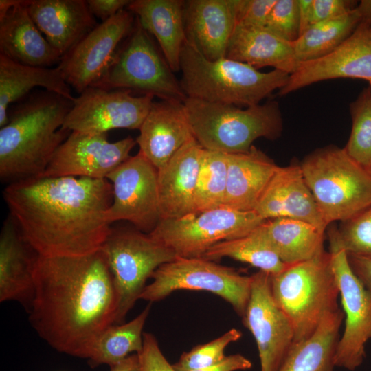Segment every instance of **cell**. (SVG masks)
<instances>
[{
    "instance_id": "46",
    "label": "cell",
    "mask_w": 371,
    "mask_h": 371,
    "mask_svg": "<svg viewBox=\"0 0 371 371\" xmlns=\"http://www.w3.org/2000/svg\"><path fill=\"white\" fill-rule=\"evenodd\" d=\"M299 4V36L306 31L311 26L312 0H298Z\"/></svg>"
},
{
    "instance_id": "27",
    "label": "cell",
    "mask_w": 371,
    "mask_h": 371,
    "mask_svg": "<svg viewBox=\"0 0 371 371\" xmlns=\"http://www.w3.org/2000/svg\"><path fill=\"white\" fill-rule=\"evenodd\" d=\"M126 9L155 38L172 71H180L181 52L186 41L183 1L133 0Z\"/></svg>"
},
{
    "instance_id": "44",
    "label": "cell",
    "mask_w": 371,
    "mask_h": 371,
    "mask_svg": "<svg viewBox=\"0 0 371 371\" xmlns=\"http://www.w3.org/2000/svg\"><path fill=\"white\" fill-rule=\"evenodd\" d=\"M251 362L240 354L226 356L221 362L207 368L188 371H237L251 368Z\"/></svg>"
},
{
    "instance_id": "3",
    "label": "cell",
    "mask_w": 371,
    "mask_h": 371,
    "mask_svg": "<svg viewBox=\"0 0 371 371\" xmlns=\"http://www.w3.org/2000/svg\"><path fill=\"white\" fill-rule=\"evenodd\" d=\"M60 95L33 93L8 111L0 128V178L9 183L40 178L56 151L67 139L62 128L72 106Z\"/></svg>"
},
{
    "instance_id": "39",
    "label": "cell",
    "mask_w": 371,
    "mask_h": 371,
    "mask_svg": "<svg viewBox=\"0 0 371 371\" xmlns=\"http://www.w3.org/2000/svg\"><path fill=\"white\" fill-rule=\"evenodd\" d=\"M265 27L287 41H295L300 34L298 0H276Z\"/></svg>"
},
{
    "instance_id": "32",
    "label": "cell",
    "mask_w": 371,
    "mask_h": 371,
    "mask_svg": "<svg viewBox=\"0 0 371 371\" xmlns=\"http://www.w3.org/2000/svg\"><path fill=\"white\" fill-rule=\"evenodd\" d=\"M151 303L127 323L111 324L97 339L88 362L92 368L102 364L113 366L128 356L139 353L143 348V328Z\"/></svg>"
},
{
    "instance_id": "29",
    "label": "cell",
    "mask_w": 371,
    "mask_h": 371,
    "mask_svg": "<svg viewBox=\"0 0 371 371\" xmlns=\"http://www.w3.org/2000/svg\"><path fill=\"white\" fill-rule=\"evenodd\" d=\"M37 87L71 101L75 98L58 66L53 68L30 66L0 54V127L8 122L10 105L23 99Z\"/></svg>"
},
{
    "instance_id": "22",
    "label": "cell",
    "mask_w": 371,
    "mask_h": 371,
    "mask_svg": "<svg viewBox=\"0 0 371 371\" xmlns=\"http://www.w3.org/2000/svg\"><path fill=\"white\" fill-rule=\"evenodd\" d=\"M203 151L193 138L157 170L160 220L178 218L195 212L194 194Z\"/></svg>"
},
{
    "instance_id": "12",
    "label": "cell",
    "mask_w": 371,
    "mask_h": 371,
    "mask_svg": "<svg viewBox=\"0 0 371 371\" xmlns=\"http://www.w3.org/2000/svg\"><path fill=\"white\" fill-rule=\"evenodd\" d=\"M331 265L346 315L345 328L335 356V366L355 370L363 361L365 346L371 339V293L352 270L337 228L328 231Z\"/></svg>"
},
{
    "instance_id": "21",
    "label": "cell",
    "mask_w": 371,
    "mask_h": 371,
    "mask_svg": "<svg viewBox=\"0 0 371 371\" xmlns=\"http://www.w3.org/2000/svg\"><path fill=\"white\" fill-rule=\"evenodd\" d=\"M237 0L183 1L186 40L208 60L226 57L236 27Z\"/></svg>"
},
{
    "instance_id": "38",
    "label": "cell",
    "mask_w": 371,
    "mask_h": 371,
    "mask_svg": "<svg viewBox=\"0 0 371 371\" xmlns=\"http://www.w3.org/2000/svg\"><path fill=\"white\" fill-rule=\"evenodd\" d=\"M337 235L347 254L371 258V206L341 222Z\"/></svg>"
},
{
    "instance_id": "43",
    "label": "cell",
    "mask_w": 371,
    "mask_h": 371,
    "mask_svg": "<svg viewBox=\"0 0 371 371\" xmlns=\"http://www.w3.org/2000/svg\"><path fill=\"white\" fill-rule=\"evenodd\" d=\"M89 9L93 16H96L102 22L114 16L124 7H127L131 1L128 0H87Z\"/></svg>"
},
{
    "instance_id": "19",
    "label": "cell",
    "mask_w": 371,
    "mask_h": 371,
    "mask_svg": "<svg viewBox=\"0 0 371 371\" xmlns=\"http://www.w3.org/2000/svg\"><path fill=\"white\" fill-rule=\"evenodd\" d=\"M136 138L139 150L157 170L194 138L183 102L152 103Z\"/></svg>"
},
{
    "instance_id": "11",
    "label": "cell",
    "mask_w": 371,
    "mask_h": 371,
    "mask_svg": "<svg viewBox=\"0 0 371 371\" xmlns=\"http://www.w3.org/2000/svg\"><path fill=\"white\" fill-rule=\"evenodd\" d=\"M266 220L255 211L218 207L160 220L149 233L179 258H201L214 245L245 236Z\"/></svg>"
},
{
    "instance_id": "26",
    "label": "cell",
    "mask_w": 371,
    "mask_h": 371,
    "mask_svg": "<svg viewBox=\"0 0 371 371\" xmlns=\"http://www.w3.org/2000/svg\"><path fill=\"white\" fill-rule=\"evenodd\" d=\"M227 177L223 207L254 211L278 166L254 145L249 151L227 153Z\"/></svg>"
},
{
    "instance_id": "42",
    "label": "cell",
    "mask_w": 371,
    "mask_h": 371,
    "mask_svg": "<svg viewBox=\"0 0 371 371\" xmlns=\"http://www.w3.org/2000/svg\"><path fill=\"white\" fill-rule=\"evenodd\" d=\"M352 4L347 0H312L311 25L345 14L354 8Z\"/></svg>"
},
{
    "instance_id": "33",
    "label": "cell",
    "mask_w": 371,
    "mask_h": 371,
    "mask_svg": "<svg viewBox=\"0 0 371 371\" xmlns=\"http://www.w3.org/2000/svg\"><path fill=\"white\" fill-rule=\"evenodd\" d=\"M354 8L339 17L311 25L293 43L298 64L326 56L337 48L360 23Z\"/></svg>"
},
{
    "instance_id": "2",
    "label": "cell",
    "mask_w": 371,
    "mask_h": 371,
    "mask_svg": "<svg viewBox=\"0 0 371 371\" xmlns=\"http://www.w3.org/2000/svg\"><path fill=\"white\" fill-rule=\"evenodd\" d=\"M3 196L10 215L38 256L93 253L111 229L106 214L113 192L106 179H30L8 184Z\"/></svg>"
},
{
    "instance_id": "34",
    "label": "cell",
    "mask_w": 371,
    "mask_h": 371,
    "mask_svg": "<svg viewBox=\"0 0 371 371\" xmlns=\"http://www.w3.org/2000/svg\"><path fill=\"white\" fill-rule=\"evenodd\" d=\"M224 257L248 263L270 275L280 273L290 265L282 262L254 230L245 236L214 245L202 256L212 261Z\"/></svg>"
},
{
    "instance_id": "17",
    "label": "cell",
    "mask_w": 371,
    "mask_h": 371,
    "mask_svg": "<svg viewBox=\"0 0 371 371\" xmlns=\"http://www.w3.org/2000/svg\"><path fill=\"white\" fill-rule=\"evenodd\" d=\"M136 139L127 137L115 142L107 133L72 131L58 147L41 177H75L106 179L131 156Z\"/></svg>"
},
{
    "instance_id": "35",
    "label": "cell",
    "mask_w": 371,
    "mask_h": 371,
    "mask_svg": "<svg viewBox=\"0 0 371 371\" xmlns=\"http://www.w3.org/2000/svg\"><path fill=\"white\" fill-rule=\"evenodd\" d=\"M227 177V153L204 149L194 194L195 212L222 207Z\"/></svg>"
},
{
    "instance_id": "48",
    "label": "cell",
    "mask_w": 371,
    "mask_h": 371,
    "mask_svg": "<svg viewBox=\"0 0 371 371\" xmlns=\"http://www.w3.org/2000/svg\"><path fill=\"white\" fill-rule=\"evenodd\" d=\"M355 8L360 16V23L371 26V0H361Z\"/></svg>"
},
{
    "instance_id": "24",
    "label": "cell",
    "mask_w": 371,
    "mask_h": 371,
    "mask_svg": "<svg viewBox=\"0 0 371 371\" xmlns=\"http://www.w3.org/2000/svg\"><path fill=\"white\" fill-rule=\"evenodd\" d=\"M38 255L26 242L9 214L0 234V302L16 301L30 307Z\"/></svg>"
},
{
    "instance_id": "14",
    "label": "cell",
    "mask_w": 371,
    "mask_h": 371,
    "mask_svg": "<svg viewBox=\"0 0 371 371\" xmlns=\"http://www.w3.org/2000/svg\"><path fill=\"white\" fill-rule=\"evenodd\" d=\"M113 199L106 218L111 225L125 221L149 234L159 222L157 169L139 152L131 156L106 177Z\"/></svg>"
},
{
    "instance_id": "4",
    "label": "cell",
    "mask_w": 371,
    "mask_h": 371,
    "mask_svg": "<svg viewBox=\"0 0 371 371\" xmlns=\"http://www.w3.org/2000/svg\"><path fill=\"white\" fill-rule=\"evenodd\" d=\"M180 71L187 98L244 107L260 104L283 88L290 76L278 69L262 72L226 57L208 60L187 40L181 52Z\"/></svg>"
},
{
    "instance_id": "47",
    "label": "cell",
    "mask_w": 371,
    "mask_h": 371,
    "mask_svg": "<svg viewBox=\"0 0 371 371\" xmlns=\"http://www.w3.org/2000/svg\"><path fill=\"white\" fill-rule=\"evenodd\" d=\"M110 368V371H139V355L132 354Z\"/></svg>"
},
{
    "instance_id": "41",
    "label": "cell",
    "mask_w": 371,
    "mask_h": 371,
    "mask_svg": "<svg viewBox=\"0 0 371 371\" xmlns=\"http://www.w3.org/2000/svg\"><path fill=\"white\" fill-rule=\"evenodd\" d=\"M143 348L139 353V371H177L162 353L155 337L144 333Z\"/></svg>"
},
{
    "instance_id": "23",
    "label": "cell",
    "mask_w": 371,
    "mask_h": 371,
    "mask_svg": "<svg viewBox=\"0 0 371 371\" xmlns=\"http://www.w3.org/2000/svg\"><path fill=\"white\" fill-rule=\"evenodd\" d=\"M27 9L62 57L97 25L85 0H28Z\"/></svg>"
},
{
    "instance_id": "49",
    "label": "cell",
    "mask_w": 371,
    "mask_h": 371,
    "mask_svg": "<svg viewBox=\"0 0 371 371\" xmlns=\"http://www.w3.org/2000/svg\"><path fill=\"white\" fill-rule=\"evenodd\" d=\"M366 170L371 174V164L364 166Z\"/></svg>"
},
{
    "instance_id": "40",
    "label": "cell",
    "mask_w": 371,
    "mask_h": 371,
    "mask_svg": "<svg viewBox=\"0 0 371 371\" xmlns=\"http://www.w3.org/2000/svg\"><path fill=\"white\" fill-rule=\"evenodd\" d=\"M276 0H237L236 27H265Z\"/></svg>"
},
{
    "instance_id": "18",
    "label": "cell",
    "mask_w": 371,
    "mask_h": 371,
    "mask_svg": "<svg viewBox=\"0 0 371 371\" xmlns=\"http://www.w3.org/2000/svg\"><path fill=\"white\" fill-rule=\"evenodd\" d=\"M337 78L363 80L371 86V26L359 23L330 54L299 63L278 95L284 96L312 84Z\"/></svg>"
},
{
    "instance_id": "31",
    "label": "cell",
    "mask_w": 371,
    "mask_h": 371,
    "mask_svg": "<svg viewBox=\"0 0 371 371\" xmlns=\"http://www.w3.org/2000/svg\"><path fill=\"white\" fill-rule=\"evenodd\" d=\"M344 317L339 308L327 313L311 335L293 342L278 371H333Z\"/></svg>"
},
{
    "instance_id": "13",
    "label": "cell",
    "mask_w": 371,
    "mask_h": 371,
    "mask_svg": "<svg viewBox=\"0 0 371 371\" xmlns=\"http://www.w3.org/2000/svg\"><path fill=\"white\" fill-rule=\"evenodd\" d=\"M153 98L149 94L133 95L128 89L90 87L74 98L62 128L89 134L118 128L139 130Z\"/></svg>"
},
{
    "instance_id": "6",
    "label": "cell",
    "mask_w": 371,
    "mask_h": 371,
    "mask_svg": "<svg viewBox=\"0 0 371 371\" xmlns=\"http://www.w3.org/2000/svg\"><path fill=\"white\" fill-rule=\"evenodd\" d=\"M300 165L327 227L348 221L371 206V174L344 148H319Z\"/></svg>"
},
{
    "instance_id": "30",
    "label": "cell",
    "mask_w": 371,
    "mask_h": 371,
    "mask_svg": "<svg viewBox=\"0 0 371 371\" xmlns=\"http://www.w3.org/2000/svg\"><path fill=\"white\" fill-rule=\"evenodd\" d=\"M254 232L286 264L311 259L325 250V232L303 221L284 217L269 219Z\"/></svg>"
},
{
    "instance_id": "8",
    "label": "cell",
    "mask_w": 371,
    "mask_h": 371,
    "mask_svg": "<svg viewBox=\"0 0 371 371\" xmlns=\"http://www.w3.org/2000/svg\"><path fill=\"white\" fill-rule=\"evenodd\" d=\"M101 249L106 256L117 296L114 324L124 322L140 299L146 282L153 272L178 258L172 249L136 228L111 226Z\"/></svg>"
},
{
    "instance_id": "25",
    "label": "cell",
    "mask_w": 371,
    "mask_h": 371,
    "mask_svg": "<svg viewBox=\"0 0 371 371\" xmlns=\"http://www.w3.org/2000/svg\"><path fill=\"white\" fill-rule=\"evenodd\" d=\"M28 0H14L0 16V54L30 66L50 67L62 56L48 43L31 18Z\"/></svg>"
},
{
    "instance_id": "15",
    "label": "cell",
    "mask_w": 371,
    "mask_h": 371,
    "mask_svg": "<svg viewBox=\"0 0 371 371\" xmlns=\"http://www.w3.org/2000/svg\"><path fill=\"white\" fill-rule=\"evenodd\" d=\"M135 23L134 14L124 9L89 32L62 57L58 65L67 83L79 94L94 86L109 67L120 43L128 36Z\"/></svg>"
},
{
    "instance_id": "16",
    "label": "cell",
    "mask_w": 371,
    "mask_h": 371,
    "mask_svg": "<svg viewBox=\"0 0 371 371\" xmlns=\"http://www.w3.org/2000/svg\"><path fill=\"white\" fill-rule=\"evenodd\" d=\"M242 318L256 340L261 371H278L294 342V330L273 297L270 274L259 270L251 275L250 296Z\"/></svg>"
},
{
    "instance_id": "1",
    "label": "cell",
    "mask_w": 371,
    "mask_h": 371,
    "mask_svg": "<svg viewBox=\"0 0 371 371\" xmlns=\"http://www.w3.org/2000/svg\"><path fill=\"white\" fill-rule=\"evenodd\" d=\"M29 319L58 352L89 359L100 335L114 324L117 296L100 249L79 256H42L36 261Z\"/></svg>"
},
{
    "instance_id": "5",
    "label": "cell",
    "mask_w": 371,
    "mask_h": 371,
    "mask_svg": "<svg viewBox=\"0 0 371 371\" xmlns=\"http://www.w3.org/2000/svg\"><path fill=\"white\" fill-rule=\"evenodd\" d=\"M183 103L194 138L205 150L246 153L256 139L276 140L283 131L276 100L245 108L190 98Z\"/></svg>"
},
{
    "instance_id": "36",
    "label": "cell",
    "mask_w": 371,
    "mask_h": 371,
    "mask_svg": "<svg viewBox=\"0 0 371 371\" xmlns=\"http://www.w3.org/2000/svg\"><path fill=\"white\" fill-rule=\"evenodd\" d=\"M352 128L344 147L348 155L366 166L371 164V86L350 104Z\"/></svg>"
},
{
    "instance_id": "9",
    "label": "cell",
    "mask_w": 371,
    "mask_h": 371,
    "mask_svg": "<svg viewBox=\"0 0 371 371\" xmlns=\"http://www.w3.org/2000/svg\"><path fill=\"white\" fill-rule=\"evenodd\" d=\"M93 87L107 90H134L161 100L184 102L187 98L180 81L159 52L151 35L137 19L109 67Z\"/></svg>"
},
{
    "instance_id": "45",
    "label": "cell",
    "mask_w": 371,
    "mask_h": 371,
    "mask_svg": "<svg viewBox=\"0 0 371 371\" xmlns=\"http://www.w3.org/2000/svg\"><path fill=\"white\" fill-rule=\"evenodd\" d=\"M348 258L355 274L371 293V258L348 254Z\"/></svg>"
},
{
    "instance_id": "28",
    "label": "cell",
    "mask_w": 371,
    "mask_h": 371,
    "mask_svg": "<svg viewBox=\"0 0 371 371\" xmlns=\"http://www.w3.org/2000/svg\"><path fill=\"white\" fill-rule=\"evenodd\" d=\"M226 58L259 69L272 67L290 75L298 66L293 44L265 27L236 26L230 38Z\"/></svg>"
},
{
    "instance_id": "7",
    "label": "cell",
    "mask_w": 371,
    "mask_h": 371,
    "mask_svg": "<svg viewBox=\"0 0 371 371\" xmlns=\"http://www.w3.org/2000/svg\"><path fill=\"white\" fill-rule=\"evenodd\" d=\"M270 283L276 302L292 324L294 342L311 335L327 313L339 308L329 251L270 275Z\"/></svg>"
},
{
    "instance_id": "20",
    "label": "cell",
    "mask_w": 371,
    "mask_h": 371,
    "mask_svg": "<svg viewBox=\"0 0 371 371\" xmlns=\"http://www.w3.org/2000/svg\"><path fill=\"white\" fill-rule=\"evenodd\" d=\"M254 211L264 220L290 218L328 227L304 179L300 164L278 166Z\"/></svg>"
},
{
    "instance_id": "10",
    "label": "cell",
    "mask_w": 371,
    "mask_h": 371,
    "mask_svg": "<svg viewBox=\"0 0 371 371\" xmlns=\"http://www.w3.org/2000/svg\"><path fill=\"white\" fill-rule=\"evenodd\" d=\"M151 278L153 282L140 296L149 303L178 290L204 291L224 299L243 317L250 296L251 276L241 275L232 268L202 257H178L159 267Z\"/></svg>"
},
{
    "instance_id": "37",
    "label": "cell",
    "mask_w": 371,
    "mask_h": 371,
    "mask_svg": "<svg viewBox=\"0 0 371 371\" xmlns=\"http://www.w3.org/2000/svg\"><path fill=\"white\" fill-rule=\"evenodd\" d=\"M241 337L240 330L232 328L208 343L198 345L190 351L184 352L172 366L177 371H188L218 363L225 358L226 347Z\"/></svg>"
}]
</instances>
